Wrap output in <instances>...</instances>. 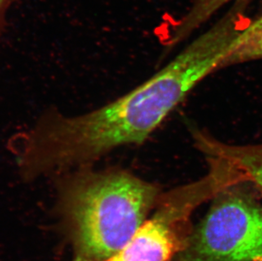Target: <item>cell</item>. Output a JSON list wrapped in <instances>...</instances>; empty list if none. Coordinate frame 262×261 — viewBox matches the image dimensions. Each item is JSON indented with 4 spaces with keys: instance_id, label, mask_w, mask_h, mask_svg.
<instances>
[{
    "instance_id": "1",
    "label": "cell",
    "mask_w": 262,
    "mask_h": 261,
    "mask_svg": "<svg viewBox=\"0 0 262 261\" xmlns=\"http://www.w3.org/2000/svg\"><path fill=\"white\" fill-rule=\"evenodd\" d=\"M59 185L76 239L74 261H104L117 254L144 224L159 196L155 185L115 169H86Z\"/></svg>"
},
{
    "instance_id": "2",
    "label": "cell",
    "mask_w": 262,
    "mask_h": 261,
    "mask_svg": "<svg viewBox=\"0 0 262 261\" xmlns=\"http://www.w3.org/2000/svg\"><path fill=\"white\" fill-rule=\"evenodd\" d=\"M228 184L217 192L191 244L195 261H262V209Z\"/></svg>"
},
{
    "instance_id": "3",
    "label": "cell",
    "mask_w": 262,
    "mask_h": 261,
    "mask_svg": "<svg viewBox=\"0 0 262 261\" xmlns=\"http://www.w3.org/2000/svg\"><path fill=\"white\" fill-rule=\"evenodd\" d=\"M174 208L172 204L161 208L117 254L104 261H168L178 247L171 227Z\"/></svg>"
},
{
    "instance_id": "4",
    "label": "cell",
    "mask_w": 262,
    "mask_h": 261,
    "mask_svg": "<svg viewBox=\"0 0 262 261\" xmlns=\"http://www.w3.org/2000/svg\"><path fill=\"white\" fill-rule=\"evenodd\" d=\"M202 149L249 178L262 194V145L228 146L213 142L205 137L200 138Z\"/></svg>"
},
{
    "instance_id": "5",
    "label": "cell",
    "mask_w": 262,
    "mask_h": 261,
    "mask_svg": "<svg viewBox=\"0 0 262 261\" xmlns=\"http://www.w3.org/2000/svg\"><path fill=\"white\" fill-rule=\"evenodd\" d=\"M237 0H192L189 9L172 27L171 44L185 39L192 32L204 25L222 8Z\"/></svg>"
},
{
    "instance_id": "6",
    "label": "cell",
    "mask_w": 262,
    "mask_h": 261,
    "mask_svg": "<svg viewBox=\"0 0 262 261\" xmlns=\"http://www.w3.org/2000/svg\"><path fill=\"white\" fill-rule=\"evenodd\" d=\"M243 49L250 60L262 59V15L250 20L245 27Z\"/></svg>"
},
{
    "instance_id": "7",
    "label": "cell",
    "mask_w": 262,
    "mask_h": 261,
    "mask_svg": "<svg viewBox=\"0 0 262 261\" xmlns=\"http://www.w3.org/2000/svg\"><path fill=\"white\" fill-rule=\"evenodd\" d=\"M10 0H0V24L2 21L3 15L5 12V9L7 7L8 4L10 3Z\"/></svg>"
},
{
    "instance_id": "8",
    "label": "cell",
    "mask_w": 262,
    "mask_h": 261,
    "mask_svg": "<svg viewBox=\"0 0 262 261\" xmlns=\"http://www.w3.org/2000/svg\"><path fill=\"white\" fill-rule=\"evenodd\" d=\"M0 26H1V25H0Z\"/></svg>"
}]
</instances>
